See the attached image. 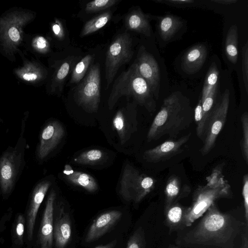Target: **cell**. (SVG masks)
I'll list each match as a JSON object with an SVG mask.
<instances>
[{
	"label": "cell",
	"instance_id": "cell-1",
	"mask_svg": "<svg viewBox=\"0 0 248 248\" xmlns=\"http://www.w3.org/2000/svg\"><path fill=\"white\" fill-rule=\"evenodd\" d=\"M194 226L178 232L177 246L186 248H232L235 239L248 223L221 212L216 202L211 205Z\"/></svg>",
	"mask_w": 248,
	"mask_h": 248
},
{
	"label": "cell",
	"instance_id": "cell-2",
	"mask_svg": "<svg viewBox=\"0 0 248 248\" xmlns=\"http://www.w3.org/2000/svg\"><path fill=\"white\" fill-rule=\"evenodd\" d=\"M193 119L190 107L178 93H173L164 100L155 117L147 133V141L157 140L165 135L176 138L190 126Z\"/></svg>",
	"mask_w": 248,
	"mask_h": 248
},
{
	"label": "cell",
	"instance_id": "cell-3",
	"mask_svg": "<svg viewBox=\"0 0 248 248\" xmlns=\"http://www.w3.org/2000/svg\"><path fill=\"white\" fill-rule=\"evenodd\" d=\"M224 166V163L216 166L206 178V184L195 190L191 204L187 207L183 230L192 225L217 201L232 198L231 186L223 174Z\"/></svg>",
	"mask_w": 248,
	"mask_h": 248
},
{
	"label": "cell",
	"instance_id": "cell-4",
	"mask_svg": "<svg viewBox=\"0 0 248 248\" xmlns=\"http://www.w3.org/2000/svg\"><path fill=\"white\" fill-rule=\"evenodd\" d=\"M124 95L133 97L150 112L156 109L155 98L147 82L140 74L135 62L115 80L108 99L109 108L111 109Z\"/></svg>",
	"mask_w": 248,
	"mask_h": 248
},
{
	"label": "cell",
	"instance_id": "cell-5",
	"mask_svg": "<svg viewBox=\"0 0 248 248\" xmlns=\"http://www.w3.org/2000/svg\"><path fill=\"white\" fill-rule=\"evenodd\" d=\"M34 17L30 11L12 10L0 17V50L12 61L18 50L23 37V28Z\"/></svg>",
	"mask_w": 248,
	"mask_h": 248
},
{
	"label": "cell",
	"instance_id": "cell-6",
	"mask_svg": "<svg viewBox=\"0 0 248 248\" xmlns=\"http://www.w3.org/2000/svg\"><path fill=\"white\" fill-rule=\"evenodd\" d=\"M155 182L153 178L126 164L121 180L120 193L125 200L138 203L154 188Z\"/></svg>",
	"mask_w": 248,
	"mask_h": 248
},
{
	"label": "cell",
	"instance_id": "cell-7",
	"mask_svg": "<svg viewBox=\"0 0 248 248\" xmlns=\"http://www.w3.org/2000/svg\"><path fill=\"white\" fill-rule=\"evenodd\" d=\"M132 40L128 32L117 35L109 46L105 60L106 89L112 83L119 68L132 58Z\"/></svg>",
	"mask_w": 248,
	"mask_h": 248
},
{
	"label": "cell",
	"instance_id": "cell-8",
	"mask_svg": "<svg viewBox=\"0 0 248 248\" xmlns=\"http://www.w3.org/2000/svg\"><path fill=\"white\" fill-rule=\"evenodd\" d=\"M77 104L86 111L97 110L100 102V69L98 63L89 68L74 93Z\"/></svg>",
	"mask_w": 248,
	"mask_h": 248
},
{
	"label": "cell",
	"instance_id": "cell-9",
	"mask_svg": "<svg viewBox=\"0 0 248 248\" xmlns=\"http://www.w3.org/2000/svg\"><path fill=\"white\" fill-rule=\"evenodd\" d=\"M230 103V92L227 89L220 101L215 107L207 123L203 145L200 150L201 154H208L214 148L217 139L227 119Z\"/></svg>",
	"mask_w": 248,
	"mask_h": 248
},
{
	"label": "cell",
	"instance_id": "cell-10",
	"mask_svg": "<svg viewBox=\"0 0 248 248\" xmlns=\"http://www.w3.org/2000/svg\"><path fill=\"white\" fill-rule=\"evenodd\" d=\"M135 62L140 74L147 82L155 100H157L159 94L160 73L156 60L143 46H141Z\"/></svg>",
	"mask_w": 248,
	"mask_h": 248
},
{
	"label": "cell",
	"instance_id": "cell-11",
	"mask_svg": "<svg viewBox=\"0 0 248 248\" xmlns=\"http://www.w3.org/2000/svg\"><path fill=\"white\" fill-rule=\"evenodd\" d=\"M191 133L182 136L177 140H169L154 148L147 150L143 154V158L151 163L165 161L180 154L183 146L188 141Z\"/></svg>",
	"mask_w": 248,
	"mask_h": 248
},
{
	"label": "cell",
	"instance_id": "cell-12",
	"mask_svg": "<svg viewBox=\"0 0 248 248\" xmlns=\"http://www.w3.org/2000/svg\"><path fill=\"white\" fill-rule=\"evenodd\" d=\"M20 156L15 150L5 152L0 159V186L3 194L10 192L16 182Z\"/></svg>",
	"mask_w": 248,
	"mask_h": 248
},
{
	"label": "cell",
	"instance_id": "cell-13",
	"mask_svg": "<svg viewBox=\"0 0 248 248\" xmlns=\"http://www.w3.org/2000/svg\"><path fill=\"white\" fill-rule=\"evenodd\" d=\"M64 135L62 125L57 121L48 123L40 136L37 155L40 159L46 158L60 142Z\"/></svg>",
	"mask_w": 248,
	"mask_h": 248
},
{
	"label": "cell",
	"instance_id": "cell-14",
	"mask_svg": "<svg viewBox=\"0 0 248 248\" xmlns=\"http://www.w3.org/2000/svg\"><path fill=\"white\" fill-rule=\"evenodd\" d=\"M55 193L48 195L38 233L41 248H52L53 241V215Z\"/></svg>",
	"mask_w": 248,
	"mask_h": 248
},
{
	"label": "cell",
	"instance_id": "cell-15",
	"mask_svg": "<svg viewBox=\"0 0 248 248\" xmlns=\"http://www.w3.org/2000/svg\"><path fill=\"white\" fill-rule=\"evenodd\" d=\"M122 215L120 211L112 210L98 216L90 226L86 235L85 241L92 242L102 236L116 224Z\"/></svg>",
	"mask_w": 248,
	"mask_h": 248
},
{
	"label": "cell",
	"instance_id": "cell-16",
	"mask_svg": "<svg viewBox=\"0 0 248 248\" xmlns=\"http://www.w3.org/2000/svg\"><path fill=\"white\" fill-rule=\"evenodd\" d=\"M51 185L50 182L44 181L34 188L27 215V234L29 240H32L35 220L39 208Z\"/></svg>",
	"mask_w": 248,
	"mask_h": 248
},
{
	"label": "cell",
	"instance_id": "cell-17",
	"mask_svg": "<svg viewBox=\"0 0 248 248\" xmlns=\"http://www.w3.org/2000/svg\"><path fill=\"white\" fill-rule=\"evenodd\" d=\"M190 192V187L186 184H183L179 176L171 175L167 180L165 187L164 209L187 197Z\"/></svg>",
	"mask_w": 248,
	"mask_h": 248
},
{
	"label": "cell",
	"instance_id": "cell-18",
	"mask_svg": "<svg viewBox=\"0 0 248 248\" xmlns=\"http://www.w3.org/2000/svg\"><path fill=\"white\" fill-rule=\"evenodd\" d=\"M206 47L198 44L191 47L184 55L182 61L183 70L188 74L197 72L203 65L207 57Z\"/></svg>",
	"mask_w": 248,
	"mask_h": 248
},
{
	"label": "cell",
	"instance_id": "cell-19",
	"mask_svg": "<svg viewBox=\"0 0 248 248\" xmlns=\"http://www.w3.org/2000/svg\"><path fill=\"white\" fill-rule=\"evenodd\" d=\"M78 57L70 56L63 60L56 68L52 77L50 84V93H60L63 90L65 80L72 71Z\"/></svg>",
	"mask_w": 248,
	"mask_h": 248
},
{
	"label": "cell",
	"instance_id": "cell-20",
	"mask_svg": "<svg viewBox=\"0 0 248 248\" xmlns=\"http://www.w3.org/2000/svg\"><path fill=\"white\" fill-rule=\"evenodd\" d=\"M71 226L70 217L63 208L60 210L53 228V237L56 248H65L71 239Z\"/></svg>",
	"mask_w": 248,
	"mask_h": 248
},
{
	"label": "cell",
	"instance_id": "cell-21",
	"mask_svg": "<svg viewBox=\"0 0 248 248\" xmlns=\"http://www.w3.org/2000/svg\"><path fill=\"white\" fill-rule=\"evenodd\" d=\"M151 16L144 14L140 7L129 12L124 19L126 28L149 37L151 35L150 19Z\"/></svg>",
	"mask_w": 248,
	"mask_h": 248
},
{
	"label": "cell",
	"instance_id": "cell-22",
	"mask_svg": "<svg viewBox=\"0 0 248 248\" xmlns=\"http://www.w3.org/2000/svg\"><path fill=\"white\" fill-rule=\"evenodd\" d=\"M15 71L16 76L22 80L35 84L44 80L47 75V70L40 64L28 60Z\"/></svg>",
	"mask_w": 248,
	"mask_h": 248
},
{
	"label": "cell",
	"instance_id": "cell-23",
	"mask_svg": "<svg viewBox=\"0 0 248 248\" xmlns=\"http://www.w3.org/2000/svg\"><path fill=\"white\" fill-rule=\"evenodd\" d=\"M63 173L68 182L90 192H95L98 189L97 183L93 176L85 172L75 171L68 164L64 166Z\"/></svg>",
	"mask_w": 248,
	"mask_h": 248
},
{
	"label": "cell",
	"instance_id": "cell-24",
	"mask_svg": "<svg viewBox=\"0 0 248 248\" xmlns=\"http://www.w3.org/2000/svg\"><path fill=\"white\" fill-rule=\"evenodd\" d=\"M186 209L187 207L177 202L164 209L165 222L170 233L183 230Z\"/></svg>",
	"mask_w": 248,
	"mask_h": 248
},
{
	"label": "cell",
	"instance_id": "cell-25",
	"mask_svg": "<svg viewBox=\"0 0 248 248\" xmlns=\"http://www.w3.org/2000/svg\"><path fill=\"white\" fill-rule=\"evenodd\" d=\"M183 25L182 19L172 15L159 17L158 29L161 38L164 41L170 40L182 27Z\"/></svg>",
	"mask_w": 248,
	"mask_h": 248
},
{
	"label": "cell",
	"instance_id": "cell-26",
	"mask_svg": "<svg viewBox=\"0 0 248 248\" xmlns=\"http://www.w3.org/2000/svg\"><path fill=\"white\" fill-rule=\"evenodd\" d=\"M238 34L237 26L232 25L227 33L225 51L228 60L232 63L235 64L238 59Z\"/></svg>",
	"mask_w": 248,
	"mask_h": 248
},
{
	"label": "cell",
	"instance_id": "cell-27",
	"mask_svg": "<svg viewBox=\"0 0 248 248\" xmlns=\"http://www.w3.org/2000/svg\"><path fill=\"white\" fill-rule=\"evenodd\" d=\"M111 16V11H108L88 21L84 25L80 36L84 37L89 35L100 30L107 24Z\"/></svg>",
	"mask_w": 248,
	"mask_h": 248
},
{
	"label": "cell",
	"instance_id": "cell-28",
	"mask_svg": "<svg viewBox=\"0 0 248 248\" xmlns=\"http://www.w3.org/2000/svg\"><path fill=\"white\" fill-rule=\"evenodd\" d=\"M93 60V56L88 54L76 63L72 71L71 77L69 81L70 84L77 83L81 81L86 74Z\"/></svg>",
	"mask_w": 248,
	"mask_h": 248
},
{
	"label": "cell",
	"instance_id": "cell-29",
	"mask_svg": "<svg viewBox=\"0 0 248 248\" xmlns=\"http://www.w3.org/2000/svg\"><path fill=\"white\" fill-rule=\"evenodd\" d=\"M219 76V71L215 63L213 62L207 72L205 78L202 92L201 100L209 94L210 92L216 86Z\"/></svg>",
	"mask_w": 248,
	"mask_h": 248
},
{
	"label": "cell",
	"instance_id": "cell-30",
	"mask_svg": "<svg viewBox=\"0 0 248 248\" xmlns=\"http://www.w3.org/2000/svg\"><path fill=\"white\" fill-rule=\"evenodd\" d=\"M217 86H215L209 94L202 101L203 111V123L205 127L211 113L215 107V102L217 93Z\"/></svg>",
	"mask_w": 248,
	"mask_h": 248
},
{
	"label": "cell",
	"instance_id": "cell-31",
	"mask_svg": "<svg viewBox=\"0 0 248 248\" xmlns=\"http://www.w3.org/2000/svg\"><path fill=\"white\" fill-rule=\"evenodd\" d=\"M103 157V153L99 149H91L85 151L74 159L80 164H93L100 161Z\"/></svg>",
	"mask_w": 248,
	"mask_h": 248
},
{
	"label": "cell",
	"instance_id": "cell-32",
	"mask_svg": "<svg viewBox=\"0 0 248 248\" xmlns=\"http://www.w3.org/2000/svg\"><path fill=\"white\" fill-rule=\"evenodd\" d=\"M242 128V138L240 141V149L243 159L248 164V113L247 111L241 117Z\"/></svg>",
	"mask_w": 248,
	"mask_h": 248
},
{
	"label": "cell",
	"instance_id": "cell-33",
	"mask_svg": "<svg viewBox=\"0 0 248 248\" xmlns=\"http://www.w3.org/2000/svg\"><path fill=\"white\" fill-rule=\"evenodd\" d=\"M113 125L117 132L121 143H124L126 140V123L123 110H119L113 119Z\"/></svg>",
	"mask_w": 248,
	"mask_h": 248
},
{
	"label": "cell",
	"instance_id": "cell-34",
	"mask_svg": "<svg viewBox=\"0 0 248 248\" xmlns=\"http://www.w3.org/2000/svg\"><path fill=\"white\" fill-rule=\"evenodd\" d=\"M118 0H95L86 4L85 11L87 13H94L104 10L114 5Z\"/></svg>",
	"mask_w": 248,
	"mask_h": 248
},
{
	"label": "cell",
	"instance_id": "cell-35",
	"mask_svg": "<svg viewBox=\"0 0 248 248\" xmlns=\"http://www.w3.org/2000/svg\"><path fill=\"white\" fill-rule=\"evenodd\" d=\"M194 120L196 125L197 135L202 141L205 132V127L203 123V111L201 99L199 100L194 109Z\"/></svg>",
	"mask_w": 248,
	"mask_h": 248
},
{
	"label": "cell",
	"instance_id": "cell-36",
	"mask_svg": "<svg viewBox=\"0 0 248 248\" xmlns=\"http://www.w3.org/2000/svg\"><path fill=\"white\" fill-rule=\"evenodd\" d=\"M146 241L143 229L138 228L129 238L126 248H145Z\"/></svg>",
	"mask_w": 248,
	"mask_h": 248
},
{
	"label": "cell",
	"instance_id": "cell-37",
	"mask_svg": "<svg viewBox=\"0 0 248 248\" xmlns=\"http://www.w3.org/2000/svg\"><path fill=\"white\" fill-rule=\"evenodd\" d=\"M242 71L244 86L248 92V42H246L242 48Z\"/></svg>",
	"mask_w": 248,
	"mask_h": 248
},
{
	"label": "cell",
	"instance_id": "cell-38",
	"mask_svg": "<svg viewBox=\"0 0 248 248\" xmlns=\"http://www.w3.org/2000/svg\"><path fill=\"white\" fill-rule=\"evenodd\" d=\"M32 45L35 50L42 54L47 53L50 49L49 42L42 36H37L34 38Z\"/></svg>",
	"mask_w": 248,
	"mask_h": 248
},
{
	"label": "cell",
	"instance_id": "cell-39",
	"mask_svg": "<svg viewBox=\"0 0 248 248\" xmlns=\"http://www.w3.org/2000/svg\"><path fill=\"white\" fill-rule=\"evenodd\" d=\"M242 196L244 206V216L248 223V174L247 173L243 177Z\"/></svg>",
	"mask_w": 248,
	"mask_h": 248
},
{
	"label": "cell",
	"instance_id": "cell-40",
	"mask_svg": "<svg viewBox=\"0 0 248 248\" xmlns=\"http://www.w3.org/2000/svg\"><path fill=\"white\" fill-rule=\"evenodd\" d=\"M52 31L54 36L59 40L65 38V31L62 22L59 19H55L51 25Z\"/></svg>",
	"mask_w": 248,
	"mask_h": 248
},
{
	"label": "cell",
	"instance_id": "cell-41",
	"mask_svg": "<svg viewBox=\"0 0 248 248\" xmlns=\"http://www.w3.org/2000/svg\"><path fill=\"white\" fill-rule=\"evenodd\" d=\"M24 218L22 215H19L17 219L16 226V234L19 241L22 240V237L24 231Z\"/></svg>",
	"mask_w": 248,
	"mask_h": 248
},
{
	"label": "cell",
	"instance_id": "cell-42",
	"mask_svg": "<svg viewBox=\"0 0 248 248\" xmlns=\"http://www.w3.org/2000/svg\"><path fill=\"white\" fill-rule=\"evenodd\" d=\"M242 244L240 248H248V229L242 234Z\"/></svg>",
	"mask_w": 248,
	"mask_h": 248
},
{
	"label": "cell",
	"instance_id": "cell-43",
	"mask_svg": "<svg viewBox=\"0 0 248 248\" xmlns=\"http://www.w3.org/2000/svg\"><path fill=\"white\" fill-rule=\"evenodd\" d=\"M167 1L172 4H188L194 2L192 0H169Z\"/></svg>",
	"mask_w": 248,
	"mask_h": 248
},
{
	"label": "cell",
	"instance_id": "cell-44",
	"mask_svg": "<svg viewBox=\"0 0 248 248\" xmlns=\"http://www.w3.org/2000/svg\"><path fill=\"white\" fill-rule=\"evenodd\" d=\"M212 1L219 4L229 5L234 3L237 2L236 0H213Z\"/></svg>",
	"mask_w": 248,
	"mask_h": 248
},
{
	"label": "cell",
	"instance_id": "cell-45",
	"mask_svg": "<svg viewBox=\"0 0 248 248\" xmlns=\"http://www.w3.org/2000/svg\"><path fill=\"white\" fill-rule=\"evenodd\" d=\"M117 244V240H114L105 245L99 246L95 248H114Z\"/></svg>",
	"mask_w": 248,
	"mask_h": 248
},
{
	"label": "cell",
	"instance_id": "cell-46",
	"mask_svg": "<svg viewBox=\"0 0 248 248\" xmlns=\"http://www.w3.org/2000/svg\"><path fill=\"white\" fill-rule=\"evenodd\" d=\"M167 248H180L177 245H175L173 244H170Z\"/></svg>",
	"mask_w": 248,
	"mask_h": 248
}]
</instances>
